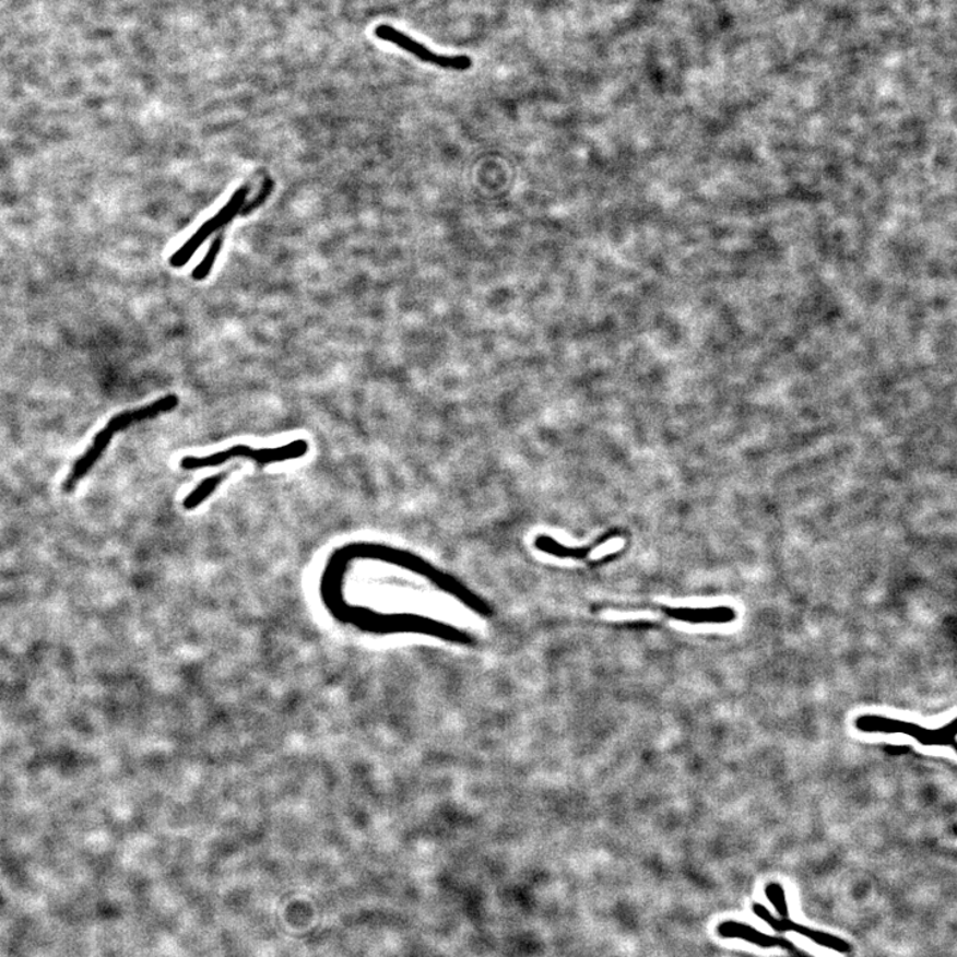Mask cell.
I'll use <instances>...</instances> for the list:
<instances>
[{
  "label": "cell",
  "mask_w": 957,
  "mask_h": 957,
  "mask_svg": "<svg viewBox=\"0 0 957 957\" xmlns=\"http://www.w3.org/2000/svg\"><path fill=\"white\" fill-rule=\"evenodd\" d=\"M250 193V186H243L236 190V193L232 196L228 204H226L223 210H221L216 216L211 220H208L201 228L194 233L192 237L188 239L184 247L176 251L174 256L170 257V265L174 268H182L187 265L196 251L199 250L202 244L210 238L213 233H216L218 229L223 228L224 225L228 224L232 218H235L241 208L245 204V200H247L248 194Z\"/></svg>",
  "instance_id": "obj_4"
},
{
  "label": "cell",
  "mask_w": 957,
  "mask_h": 957,
  "mask_svg": "<svg viewBox=\"0 0 957 957\" xmlns=\"http://www.w3.org/2000/svg\"><path fill=\"white\" fill-rule=\"evenodd\" d=\"M667 615L689 624L721 625L737 619V612L729 605L710 606V609L667 610Z\"/></svg>",
  "instance_id": "obj_9"
},
{
  "label": "cell",
  "mask_w": 957,
  "mask_h": 957,
  "mask_svg": "<svg viewBox=\"0 0 957 957\" xmlns=\"http://www.w3.org/2000/svg\"><path fill=\"white\" fill-rule=\"evenodd\" d=\"M374 34H376L379 40L389 42L391 45L401 48V50L414 55L421 61L440 67V69L463 72L469 71L472 67V59L468 55L446 57V55L434 52L425 45H422L421 42L411 38V36L395 27L389 26V24H379L374 29Z\"/></svg>",
  "instance_id": "obj_3"
},
{
  "label": "cell",
  "mask_w": 957,
  "mask_h": 957,
  "mask_svg": "<svg viewBox=\"0 0 957 957\" xmlns=\"http://www.w3.org/2000/svg\"><path fill=\"white\" fill-rule=\"evenodd\" d=\"M753 912L777 932H795V934L805 936L810 938V941L819 944L822 947L837 950L839 954L850 953V944L843 941V938L826 934V932L808 929L807 925L795 923L790 918H777L763 905H753Z\"/></svg>",
  "instance_id": "obj_5"
},
{
  "label": "cell",
  "mask_w": 957,
  "mask_h": 957,
  "mask_svg": "<svg viewBox=\"0 0 957 957\" xmlns=\"http://www.w3.org/2000/svg\"><path fill=\"white\" fill-rule=\"evenodd\" d=\"M310 451L309 441L306 439H296L290 444L280 447H270V449H255L249 445H235L229 449L221 450L208 456L196 457L187 456L180 460V468L186 471H198L202 469H214L220 465L228 464L235 459H247L250 462L260 465L291 462V460L303 459Z\"/></svg>",
  "instance_id": "obj_1"
},
{
  "label": "cell",
  "mask_w": 957,
  "mask_h": 957,
  "mask_svg": "<svg viewBox=\"0 0 957 957\" xmlns=\"http://www.w3.org/2000/svg\"><path fill=\"white\" fill-rule=\"evenodd\" d=\"M179 398L174 394L157 399V401L146 404V406L126 411V413L114 416V418L108 422L107 427L114 434L120 433L122 429L134 425V423L149 421L156 418L160 414L169 413V411L179 406Z\"/></svg>",
  "instance_id": "obj_6"
},
{
  "label": "cell",
  "mask_w": 957,
  "mask_h": 957,
  "mask_svg": "<svg viewBox=\"0 0 957 957\" xmlns=\"http://www.w3.org/2000/svg\"><path fill=\"white\" fill-rule=\"evenodd\" d=\"M855 728L863 733L903 734L924 746L955 747L956 745L955 720L941 729H928L897 718L866 714L856 718Z\"/></svg>",
  "instance_id": "obj_2"
},
{
  "label": "cell",
  "mask_w": 957,
  "mask_h": 957,
  "mask_svg": "<svg viewBox=\"0 0 957 957\" xmlns=\"http://www.w3.org/2000/svg\"><path fill=\"white\" fill-rule=\"evenodd\" d=\"M223 248V236H218L211 245L210 250H208L206 256L199 263L198 268L193 270L192 277L196 281H202L210 275L212 272L214 262L217 261V257L220 255V250Z\"/></svg>",
  "instance_id": "obj_11"
},
{
  "label": "cell",
  "mask_w": 957,
  "mask_h": 957,
  "mask_svg": "<svg viewBox=\"0 0 957 957\" xmlns=\"http://www.w3.org/2000/svg\"><path fill=\"white\" fill-rule=\"evenodd\" d=\"M114 433L106 426L102 429L99 434L96 435L94 441L87 452L84 453L82 458L78 460L75 464H73V469L70 472L69 478L64 484V489L67 493H70L71 489L75 488L80 478H83L87 472L94 468V464L99 460L103 456V452L107 450V447L113 440Z\"/></svg>",
  "instance_id": "obj_8"
},
{
  "label": "cell",
  "mask_w": 957,
  "mask_h": 957,
  "mask_svg": "<svg viewBox=\"0 0 957 957\" xmlns=\"http://www.w3.org/2000/svg\"><path fill=\"white\" fill-rule=\"evenodd\" d=\"M717 931L718 934H720V936H722L723 938H740V941L756 944V946L763 948L794 947V944L787 941V938L766 935L764 934V932L753 929L752 925L733 922V920L721 923L720 925H718Z\"/></svg>",
  "instance_id": "obj_7"
},
{
  "label": "cell",
  "mask_w": 957,
  "mask_h": 957,
  "mask_svg": "<svg viewBox=\"0 0 957 957\" xmlns=\"http://www.w3.org/2000/svg\"><path fill=\"white\" fill-rule=\"evenodd\" d=\"M232 469L226 470L225 472H218V474H214L204 478V481L200 482L198 486L190 491V493L184 498L182 507L187 509V511H193V509L199 508L202 503H205L211 496L216 493L217 488L226 481L232 474Z\"/></svg>",
  "instance_id": "obj_10"
},
{
  "label": "cell",
  "mask_w": 957,
  "mask_h": 957,
  "mask_svg": "<svg viewBox=\"0 0 957 957\" xmlns=\"http://www.w3.org/2000/svg\"><path fill=\"white\" fill-rule=\"evenodd\" d=\"M765 894L770 900V903L775 906L778 915H781V918H789L787 894H784L782 886H779L778 883H771V885L765 888Z\"/></svg>",
  "instance_id": "obj_12"
}]
</instances>
